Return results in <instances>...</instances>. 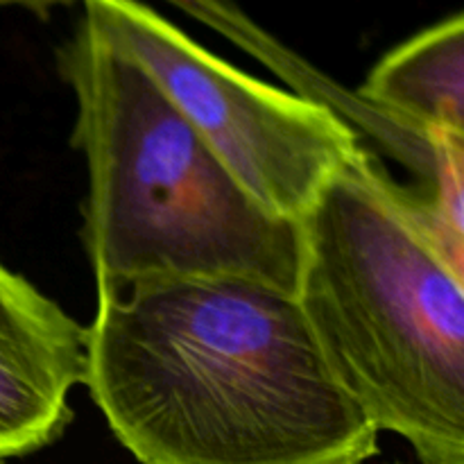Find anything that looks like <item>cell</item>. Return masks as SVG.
Returning a JSON list of instances; mask_svg holds the SVG:
<instances>
[{"mask_svg": "<svg viewBox=\"0 0 464 464\" xmlns=\"http://www.w3.org/2000/svg\"><path fill=\"white\" fill-rule=\"evenodd\" d=\"M91 399L140 464H362L379 430L290 295L229 279L98 288Z\"/></svg>", "mask_w": 464, "mask_h": 464, "instance_id": "6da1fadb", "label": "cell"}, {"mask_svg": "<svg viewBox=\"0 0 464 464\" xmlns=\"http://www.w3.org/2000/svg\"><path fill=\"white\" fill-rule=\"evenodd\" d=\"M297 302L340 388L424 464H464V275L358 145L299 222Z\"/></svg>", "mask_w": 464, "mask_h": 464, "instance_id": "7a4b0ae2", "label": "cell"}, {"mask_svg": "<svg viewBox=\"0 0 464 464\" xmlns=\"http://www.w3.org/2000/svg\"><path fill=\"white\" fill-rule=\"evenodd\" d=\"M57 66L77 102L82 240L98 288L229 279L295 297L302 227L258 207L130 57L77 23Z\"/></svg>", "mask_w": 464, "mask_h": 464, "instance_id": "3957f363", "label": "cell"}, {"mask_svg": "<svg viewBox=\"0 0 464 464\" xmlns=\"http://www.w3.org/2000/svg\"><path fill=\"white\" fill-rule=\"evenodd\" d=\"M82 25L130 57L258 207L302 222L361 140L334 109L258 82L139 0H84Z\"/></svg>", "mask_w": 464, "mask_h": 464, "instance_id": "277c9868", "label": "cell"}, {"mask_svg": "<svg viewBox=\"0 0 464 464\" xmlns=\"http://www.w3.org/2000/svg\"><path fill=\"white\" fill-rule=\"evenodd\" d=\"M84 379V326L0 266V460L62 438Z\"/></svg>", "mask_w": 464, "mask_h": 464, "instance_id": "5b68a950", "label": "cell"}, {"mask_svg": "<svg viewBox=\"0 0 464 464\" xmlns=\"http://www.w3.org/2000/svg\"><path fill=\"white\" fill-rule=\"evenodd\" d=\"M362 102L430 134L464 136V16L426 27L390 50L358 91Z\"/></svg>", "mask_w": 464, "mask_h": 464, "instance_id": "8992f818", "label": "cell"}, {"mask_svg": "<svg viewBox=\"0 0 464 464\" xmlns=\"http://www.w3.org/2000/svg\"><path fill=\"white\" fill-rule=\"evenodd\" d=\"M72 3H77V0H0V7H21L36 14L39 18H48L53 9L68 7Z\"/></svg>", "mask_w": 464, "mask_h": 464, "instance_id": "52a82bcc", "label": "cell"}]
</instances>
